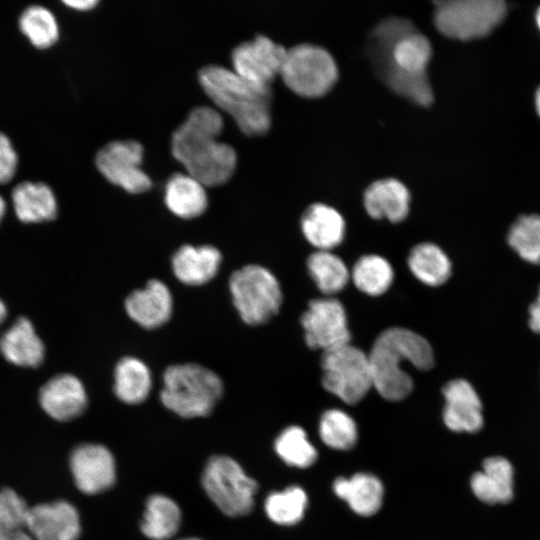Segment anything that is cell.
Instances as JSON below:
<instances>
[{
  "label": "cell",
  "mask_w": 540,
  "mask_h": 540,
  "mask_svg": "<svg viewBox=\"0 0 540 540\" xmlns=\"http://www.w3.org/2000/svg\"><path fill=\"white\" fill-rule=\"evenodd\" d=\"M223 129L221 114L208 106L195 107L174 131L171 152L205 187L226 183L233 175L237 155L233 147L218 140Z\"/></svg>",
  "instance_id": "cell-1"
},
{
  "label": "cell",
  "mask_w": 540,
  "mask_h": 540,
  "mask_svg": "<svg viewBox=\"0 0 540 540\" xmlns=\"http://www.w3.org/2000/svg\"><path fill=\"white\" fill-rule=\"evenodd\" d=\"M373 387L388 401H400L413 389L411 376L402 369L410 362L419 370H429L434 364L430 343L416 332L393 327L384 330L368 353Z\"/></svg>",
  "instance_id": "cell-2"
},
{
  "label": "cell",
  "mask_w": 540,
  "mask_h": 540,
  "mask_svg": "<svg viewBox=\"0 0 540 540\" xmlns=\"http://www.w3.org/2000/svg\"><path fill=\"white\" fill-rule=\"evenodd\" d=\"M199 83L212 102L229 114L245 135H262L270 129L271 87L254 84L219 65L202 68Z\"/></svg>",
  "instance_id": "cell-3"
},
{
  "label": "cell",
  "mask_w": 540,
  "mask_h": 540,
  "mask_svg": "<svg viewBox=\"0 0 540 540\" xmlns=\"http://www.w3.org/2000/svg\"><path fill=\"white\" fill-rule=\"evenodd\" d=\"M223 394V383L212 370L195 363L175 364L163 374L162 404L183 418L208 416Z\"/></svg>",
  "instance_id": "cell-4"
},
{
  "label": "cell",
  "mask_w": 540,
  "mask_h": 540,
  "mask_svg": "<svg viewBox=\"0 0 540 540\" xmlns=\"http://www.w3.org/2000/svg\"><path fill=\"white\" fill-rule=\"evenodd\" d=\"M201 483L207 496L223 514L241 517L252 511L257 482L231 457H211L203 470Z\"/></svg>",
  "instance_id": "cell-5"
},
{
  "label": "cell",
  "mask_w": 540,
  "mask_h": 540,
  "mask_svg": "<svg viewBox=\"0 0 540 540\" xmlns=\"http://www.w3.org/2000/svg\"><path fill=\"white\" fill-rule=\"evenodd\" d=\"M229 289L241 319L249 325H260L276 315L282 304L277 278L267 268L249 264L230 277Z\"/></svg>",
  "instance_id": "cell-6"
},
{
  "label": "cell",
  "mask_w": 540,
  "mask_h": 540,
  "mask_svg": "<svg viewBox=\"0 0 540 540\" xmlns=\"http://www.w3.org/2000/svg\"><path fill=\"white\" fill-rule=\"evenodd\" d=\"M280 76L295 94L318 98L333 88L338 79V68L324 48L299 44L287 50Z\"/></svg>",
  "instance_id": "cell-7"
},
{
  "label": "cell",
  "mask_w": 540,
  "mask_h": 540,
  "mask_svg": "<svg viewBox=\"0 0 540 540\" xmlns=\"http://www.w3.org/2000/svg\"><path fill=\"white\" fill-rule=\"evenodd\" d=\"M435 5L434 24L439 33L463 41L488 35L506 14L501 0H446Z\"/></svg>",
  "instance_id": "cell-8"
},
{
  "label": "cell",
  "mask_w": 540,
  "mask_h": 540,
  "mask_svg": "<svg viewBox=\"0 0 540 540\" xmlns=\"http://www.w3.org/2000/svg\"><path fill=\"white\" fill-rule=\"evenodd\" d=\"M321 367L323 387L349 405L361 401L373 387L368 354L350 343L323 352Z\"/></svg>",
  "instance_id": "cell-9"
},
{
  "label": "cell",
  "mask_w": 540,
  "mask_h": 540,
  "mask_svg": "<svg viewBox=\"0 0 540 540\" xmlns=\"http://www.w3.org/2000/svg\"><path fill=\"white\" fill-rule=\"evenodd\" d=\"M143 147L134 140L113 141L102 147L96 155V165L112 184L129 193H143L152 186L149 176L142 170Z\"/></svg>",
  "instance_id": "cell-10"
},
{
  "label": "cell",
  "mask_w": 540,
  "mask_h": 540,
  "mask_svg": "<svg viewBox=\"0 0 540 540\" xmlns=\"http://www.w3.org/2000/svg\"><path fill=\"white\" fill-rule=\"evenodd\" d=\"M300 321L306 344L311 349L325 352L350 343L346 312L342 303L335 298L310 301Z\"/></svg>",
  "instance_id": "cell-11"
},
{
  "label": "cell",
  "mask_w": 540,
  "mask_h": 540,
  "mask_svg": "<svg viewBox=\"0 0 540 540\" xmlns=\"http://www.w3.org/2000/svg\"><path fill=\"white\" fill-rule=\"evenodd\" d=\"M287 49L264 35L236 46L232 52L233 71L254 84L271 87L280 75Z\"/></svg>",
  "instance_id": "cell-12"
},
{
  "label": "cell",
  "mask_w": 540,
  "mask_h": 540,
  "mask_svg": "<svg viewBox=\"0 0 540 540\" xmlns=\"http://www.w3.org/2000/svg\"><path fill=\"white\" fill-rule=\"evenodd\" d=\"M69 467L76 487L87 495L103 493L116 481L113 454L101 444L76 446L70 454Z\"/></svg>",
  "instance_id": "cell-13"
},
{
  "label": "cell",
  "mask_w": 540,
  "mask_h": 540,
  "mask_svg": "<svg viewBox=\"0 0 540 540\" xmlns=\"http://www.w3.org/2000/svg\"><path fill=\"white\" fill-rule=\"evenodd\" d=\"M24 530L33 540H77L81 520L76 507L66 500H56L29 507Z\"/></svg>",
  "instance_id": "cell-14"
},
{
  "label": "cell",
  "mask_w": 540,
  "mask_h": 540,
  "mask_svg": "<svg viewBox=\"0 0 540 540\" xmlns=\"http://www.w3.org/2000/svg\"><path fill=\"white\" fill-rule=\"evenodd\" d=\"M442 393L445 399L443 421L454 432L474 433L483 426L481 400L472 385L464 379L447 382Z\"/></svg>",
  "instance_id": "cell-15"
},
{
  "label": "cell",
  "mask_w": 540,
  "mask_h": 540,
  "mask_svg": "<svg viewBox=\"0 0 540 540\" xmlns=\"http://www.w3.org/2000/svg\"><path fill=\"white\" fill-rule=\"evenodd\" d=\"M39 402L43 410L53 419L70 421L87 408L88 397L82 382L71 374L51 378L40 389Z\"/></svg>",
  "instance_id": "cell-16"
},
{
  "label": "cell",
  "mask_w": 540,
  "mask_h": 540,
  "mask_svg": "<svg viewBox=\"0 0 540 540\" xmlns=\"http://www.w3.org/2000/svg\"><path fill=\"white\" fill-rule=\"evenodd\" d=\"M128 316L141 327L155 329L164 325L173 311V298L169 287L158 279L134 290L125 300Z\"/></svg>",
  "instance_id": "cell-17"
},
{
  "label": "cell",
  "mask_w": 540,
  "mask_h": 540,
  "mask_svg": "<svg viewBox=\"0 0 540 540\" xmlns=\"http://www.w3.org/2000/svg\"><path fill=\"white\" fill-rule=\"evenodd\" d=\"M221 261V252L214 246L183 245L174 253L171 266L180 282L199 286L216 276Z\"/></svg>",
  "instance_id": "cell-18"
},
{
  "label": "cell",
  "mask_w": 540,
  "mask_h": 540,
  "mask_svg": "<svg viewBox=\"0 0 540 540\" xmlns=\"http://www.w3.org/2000/svg\"><path fill=\"white\" fill-rule=\"evenodd\" d=\"M364 208L374 219H387L398 223L404 220L410 207V193L406 186L394 178L373 182L363 196Z\"/></svg>",
  "instance_id": "cell-19"
},
{
  "label": "cell",
  "mask_w": 540,
  "mask_h": 540,
  "mask_svg": "<svg viewBox=\"0 0 540 540\" xmlns=\"http://www.w3.org/2000/svg\"><path fill=\"white\" fill-rule=\"evenodd\" d=\"M301 229L311 245L318 250L330 251L343 241L345 221L333 207L315 203L304 211Z\"/></svg>",
  "instance_id": "cell-20"
},
{
  "label": "cell",
  "mask_w": 540,
  "mask_h": 540,
  "mask_svg": "<svg viewBox=\"0 0 540 540\" xmlns=\"http://www.w3.org/2000/svg\"><path fill=\"white\" fill-rule=\"evenodd\" d=\"M0 352L15 365L37 367L44 359L45 349L32 323L21 317L1 336Z\"/></svg>",
  "instance_id": "cell-21"
},
{
  "label": "cell",
  "mask_w": 540,
  "mask_h": 540,
  "mask_svg": "<svg viewBox=\"0 0 540 540\" xmlns=\"http://www.w3.org/2000/svg\"><path fill=\"white\" fill-rule=\"evenodd\" d=\"M333 491L356 514L364 517L379 511L384 496L382 482L370 473H356L350 478L339 477L333 483Z\"/></svg>",
  "instance_id": "cell-22"
},
{
  "label": "cell",
  "mask_w": 540,
  "mask_h": 540,
  "mask_svg": "<svg viewBox=\"0 0 540 540\" xmlns=\"http://www.w3.org/2000/svg\"><path fill=\"white\" fill-rule=\"evenodd\" d=\"M470 484L482 502L507 503L513 497V468L503 457H489L483 462V470L473 474Z\"/></svg>",
  "instance_id": "cell-23"
},
{
  "label": "cell",
  "mask_w": 540,
  "mask_h": 540,
  "mask_svg": "<svg viewBox=\"0 0 540 540\" xmlns=\"http://www.w3.org/2000/svg\"><path fill=\"white\" fill-rule=\"evenodd\" d=\"M164 201L174 215L183 219L202 215L208 206L205 186L187 173H176L169 178Z\"/></svg>",
  "instance_id": "cell-24"
},
{
  "label": "cell",
  "mask_w": 540,
  "mask_h": 540,
  "mask_svg": "<svg viewBox=\"0 0 540 540\" xmlns=\"http://www.w3.org/2000/svg\"><path fill=\"white\" fill-rule=\"evenodd\" d=\"M17 217L22 222H41L54 219L57 203L52 190L44 183L23 182L12 192Z\"/></svg>",
  "instance_id": "cell-25"
},
{
  "label": "cell",
  "mask_w": 540,
  "mask_h": 540,
  "mask_svg": "<svg viewBox=\"0 0 540 540\" xmlns=\"http://www.w3.org/2000/svg\"><path fill=\"white\" fill-rule=\"evenodd\" d=\"M152 387L149 367L140 359L127 356L119 360L114 371V391L126 404H139L146 400Z\"/></svg>",
  "instance_id": "cell-26"
},
{
  "label": "cell",
  "mask_w": 540,
  "mask_h": 540,
  "mask_svg": "<svg viewBox=\"0 0 540 540\" xmlns=\"http://www.w3.org/2000/svg\"><path fill=\"white\" fill-rule=\"evenodd\" d=\"M181 520V510L173 499L154 494L146 501L140 529L151 540H167L177 533Z\"/></svg>",
  "instance_id": "cell-27"
},
{
  "label": "cell",
  "mask_w": 540,
  "mask_h": 540,
  "mask_svg": "<svg viewBox=\"0 0 540 540\" xmlns=\"http://www.w3.org/2000/svg\"><path fill=\"white\" fill-rule=\"evenodd\" d=\"M412 274L428 286H440L450 277L452 266L448 256L437 245L429 242L414 246L408 256Z\"/></svg>",
  "instance_id": "cell-28"
},
{
  "label": "cell",
  "mask_w": 540,
  "mask_h": 540,
  "mask_svg": "<svg viewBox=\"0 0 540 540\" xmlns=\"http://www.w3.org/2000/svg\"><path fill=\"white\" fill-rule=\"evenodd\" d=\"M308 272L317 288L325 295L341 291L350 278L344 261L334 253L318 250L307 259Z\"/></svg>",
  "instance_id": "cell-29"
},
{
  "label": "cell",
  "mask_w": 540,
  "mask_h": 540,
  "mask_svg": "<svg viewBox=\"0 0 540 540\" xmlns=\"http://www.w3.org/2000/svg\"><path fill=\"white\" fill-rule=\"evenodd\" d=\"M351 277L358 290L370 296H379L391 286L394 271L384 257L364 255L354 264Z\"/></svg>",
  "instance_id": "cell-30"
},
{
  "label": "cell",
  "mask_w": 540,
  "mask_h": 540,
  "mask_svg": "<svg viewBox=\"0 0 540 540\" xmlns=\"http://www.w3.org/2000/svg\"><path fill=\"white\" fill-rule=\"evenodd\" d=\"M308 499L306 492L299 486H289L283 491L270 493L264 503L268 518L283 526L298 523L304 516Z\"/></svg>",
  "instance_id": "cell-31"
},
{
  "label": "cell",
  "mask_w": 540,
  "mask_h": 540,
  "mask_svg": "<svg viewBox=\"0 0 540 540\" xmlns=\"http://www.w3.org/2000/svg\"><path fill=\"white\" fill-rule=\"evenodd\" d=\"M274 449L277 455L290 466L307 468L317 459V451L308 440L305 430L292 425L276 438Z\"/></svg>",
  "instance_id": "cell-32"
},
{
  "label": "cell",
  "mask_w": 540,
  "mask_h": 540,
  "mask_svg": "<svg viewBox=\"0 0 540 540\" xmlns=\"http://www.w3.org/2000/svg\"><path fill=\"white\" fill-rule=\"evenodd\" d=\"M319 436L324 444L332 449L349 450L357 442V425L346 412L329 409L320 418Z\"/></svg>",
  "instance_id": "cell-33"
},
{
  "label": "cell",
  "mask_w": 540,
  "mask_h": 540,
  "mask_svg": "<svg viewBox=\"0 0 540 540\" xmlns=\"http://www.w3.org/2000/svg\"><path fill=\"white\" fill-rule=\"evenodd\" d=\"M509 245L525 261L540 264V215H522L511 226Z\"/></svg>",
  "instance_id": "cell-34"
},
{
  "label": "cell",
  "mask_w": 540,
  "mask_h": 540,
  "mask_svg": "<svg viewBox=\"0 0 540 540\" xmlns=\"http://www.w3.org/2000/svg\"><path fill=\"white\" fill-rule=\"evenodd\" d=\"M19 26L30 42L38 48H47L58 38V26L53 14L42 6L28 7L21 15Z\"/></svg>",
  "instance_id": "cell-35"
},
{
  "label": "cell",
  "mask_w": 540,
  "mask_h": 540,
  "mask_svg": "<svg viewBox=\"0 0 540 540\" xmlns=\"http://www.w3.org/2000/svg\"><path fill=\"white\" fill-rule=\"evenodd\" d=\"M29 506L13 489L0 490V536L22 530Z\"/></svg>",
  "instance_id": "cell-36"
},
{
  "label": "cell",
  "mask_w": 540,
  "mask_h": 540,
  "mask_svg": "<svg viewBox=\"0 0 540 540\" xmlns=\"http://www.w3.org/2000/svg\"><path fill=\"white\" fill-rule=\"evenodd\" d=\"M17 155L8 137L0 133V183L9 182L16 171Z\"/></svg>",
  "instance_id": "cell-37"
},
{
  "label": "cell",
  "mask_w": 540,
  "mask_h": 540,
  "mask_svg": "<svg viewBox=\"0 0 540 540\" xmlns=\"http://www.w3.org/2000/svg\"><path fill=\"white\" fill-rule=\"evenodd\" d=\"M529 326L535 333L540 334V288L536 300L529 307Z\"/></svg>",
  "instance_id": "cell-38"
},
{
  "label": "cell",
  "mask_w": 540,
  "mask_h": 540,
  "mask_svg": "<svg viewBox=\"0 0 540 540\" xmlns=\"http://www.w3.org/2000/svg\"><path fill=\"white\" fill-rule=\"evenodd\" d=\"M66 5L77 10H90L97 5L98 1L95 0H66Z\"/></svg>",
  "instance_id": "cell-39"
},
{
  "label": "cell",
  "mask_w": 540,
  "mask_h": 540,
  "mask_svg": "<svg viewBox=\"0 0 540 540\" xmlns=\"http://www.w3.org/2000/svg\"><path fill=\"white\" fill-rule=\"evenodd\" d=\"M0 540H33L32 537L24 530H18L3 536H0Z\"/></svg>",
  "instance_id": "cell-40"
},
{
  "label": "cell",
  "mask_w": 540,
  "mask_h": 540,
  "mask_svg": "<svg viewBox=\"0 0 540 540\" xmlns=\"http://www.w3.org/2000/svg\"><path fill=\"white\" fill-rule=\"evenodd\" d=\"M7 316V309L5 304L0 300V325L4 322Z\"/></svg>",
  "instance_id": "cell-41"
},
{
  "label": "cell",
  "mask_w": 540,
  "mask_h": 540,
  "mask_svg": "<svg viewBox=\"0 0 540 540\" xmlns=\"http://www.w3.org/2000/svg\"><path fill=\"white\" fill-rule=\"evenodd\" d=\"M5 208H6L5 201H4V199L0 196V221H1V219L3 218V216H4Z\"/></svg>",
  "instance_id": "cell-42"
},
{
  "label": "cell",
  "mask_w": 540,
  "mask_h": 540,
  "mask_svg": "<svg viewBox=\"0 0 540 540\" xmlns=\"http://www.w3.org/2000/svg\"><path fill=\"white\" fill-rule=\"evenodd\" d=\"M535 100H536V109H537V112H538V114L540 116V88L536 92Z\"/></svg>",
  "instance_id": "cell-43"
},
{
  "label": "cell",
  "mask_w": 540,
  "mask_h": 540,
  "mask_svg": "<svg viewBox=\"0 0 540 540\" xmlns=\"http://www.w3.org/2000/svg\"><path fill=\"white\" fill-rule=\"evenodd\" d=\"M536 20H537L538 27H539V29H540V7H539V9L537 10Z\"/></svg>",
  "instance_id": "cell-44"
},
{
  "label": "cell",
  "mask_w": 540,
  "mask_h": 540,
  "mask_svg": "<svg viewBox=\"0 0 540 540\" xmlns=\"http://www.w3.org/2000/svg\"><path fill=\"white\" fill-rule=\"evenodd\" d=\"M181 540H200V539H197V538H186V539H181Z\"/></svg>",
  "instance_id": "cell-45"
}]
</instances>
